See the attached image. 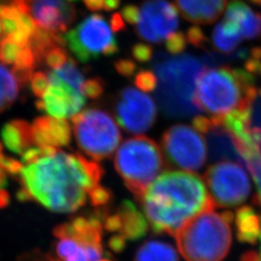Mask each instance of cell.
<instances>
[{
	"instance_id": "14",
	"label": "cell",
	"mask_w": 261,
	"mask_h": 261,
	"mask_svg": "<svg viewBox=\"0 0 261 261\" xmlns=\"http://www.w3.org/2000/svg\"><path fill=\"white\" fill-rule=\"evenodd\" d=\"M48 77L49 86L47 92L36 102L38 110L60 119L73 117L84 108L86 103L85 96L51 72H49Z\"/></svg>"
},
{
	"instance_id": "15",
	"label": "cell",
	"mask_w": 261,
	"mask_h": 261,
	"mask_svg": "<svg viewBox=\"0 0 261 261\" xmlns=\"http://www.w3.org/2000/svg\"><path fill=\"white\" fill-rule=\"evenodd\" d=\"M97 215L107 231L121 235L127 241L140 240L148 232L146 217L129 200H124L112 213L103 211Z\"/></svg>"
},
{
	"instance_id": "43",
	"label": "cell",
	"mask_w": 261,
	"mask_h": 261,
	"mask_svg": "<svg viewBox=\"0 0 261 261\" xmlns=\"http://www.w3.org/2000/svg\"><path fill=\"white\" fill-rule=\"evenodd\" d=\"M41 151L39 147H31L27 150L22 155H21V162L27 164V165H31L36 163L39 159L41 158Z\"/></svg>"
},
{
	"instance_id": "33",
	"label": "cell",
	"mask_w": 261,
	"mask_h": 261,
	"mask_svg": "<svg viewBox=\"0 0 261 261\" xmlns=\"http://www.w3.org/2000/svg\"><path fill=\"white\" fill-rule=\"evenodd\" d=\"M105 91V82L101 77H92L84 82L82 92L89 99H98Z\"/></svg>"
},
{
	"instance_id": "16",
	"label": "cell",
	"mask_w": 261,
	"mask_h": 261,
	"mask_svg": "<svg viewBox=\"0 0 261 261\" xmlns=\"http://www.w3.org/2000/svg\"><path fill=\"white\" fill-rule=\"evenodd\" d=\"M38 27L63 34L76 19V9L67 0H28Z\"/></svg>"
},
{
	"instance_id": "1",
	"label": "cell",
	"mask_w": 261,
	"mask_h": 261,
	"mask_svg": "<svg viewBox=\"0 0 261 261\" xmlns=\"http://www.w3.org/2000/svg\"><path fill=\"white\" fill-rule=\"evenodd\" d=\"M103 175L95 160L57 149L23 168L19 178L33 201L56 213H72L86 203Z\"/></svg>"
},
{
	"instance_id": "25",
	"label": "cell",
	"mask_w": 261,
	"mask_h": 261,
	"mask_svg": "<svg viewBox=\"0 0 261 261\" xmlns=\"http://www.w3.org/2000/svg\"><path fill=\"white\" fill-rule=\"evenodd\" d=\"M19 82L13 72L0 64V113L8 110L18 99Z\"/></svg>"
},
{
	"instance_id": "13",
	"label": "cell",
	"mask_w": 261,
	"mask_h": 261,
	"mask_svg": "<svg viewBox=\"0 0 261 261\" xmlns=\"http://www.w3.org/2000/svg\"><path fill=\"white\" fill-rule=\"evenodd\" d=\"M140 10L136 32L141 39L159 44L177 29V9L168 0H146Z\"/></svg>"
},
{
	"instance_id": "17",
	"label": "cell",
	"mask_w": 261,
	"mask_h": 261,
	"mask_svg": "<svg viewBox=\"0 0 261 261\" xmlns=\"http://www.w3.org/2000/svg\"><path fill=\"white\" fill-rule=\"evenodd\" d=\"M103 224L98 215L75 217L70 223L59 224L54 229L56 238H72L86 248H103Z\"/></svg>"
},
{
	"instance_id": "10",
	"label": "cell",
	"mask_w": 261,
	"mask_h": 261,
	"mask_svg": "<svg viewBox=\"0 0 261 261\" xmlns=\"http://www.w3.org/2000/svg\"><path fill=\"white\" fill-rule=\"evenodd\" d=\"M162 146L168 162L189 171H196L205 164L207 146L203 137L187 125H175L165 132Z\"/></svg>"
},
{
	"instance_id": "24",
	"label": "cell",
	"mask_w": 261,
	"mask_h": 261,
	"mask_svg": "<svg viewBox=\"0 0 261 261\" xmlns=\"http://www.w3.org/2000/svg\"><path fill=\"white\" fill-rule=\"evenodd\" d=\"M135 261H179V258L174 248L168 243L148 241L138 250Z\"/></svg>"
},
{
	"instance_id": "46",
	"label": "cell",
	"mask_w": 261,
	"mask_h": 261,
	"mask_svg": "<svg viewBox=\"0 0 261 261\" xmlns=\"http://www.w3.org/2000/svg\"><path fill=\"white\" fill-rule=\"evenodd\" d=\"M1 22L3 28V36H8L19 29V21L16 19H2Z\"/></svg>"
},
{
	"instance_id": "53",
	"label": "cell",
	"mask_w": 261,
	"mask_h": 261,
	"mask_svg": "<svg viewBox=\"0 0 261 261\" xmlns=\"http://www.w3.org/2000/svg\"><path fill=\"white\" fill-rule=\"evenodd\" d=\"M252 140L254 141L255 148L257 150L258 155H259V157H260L261 159V136H259V137H255V138H253Z\"/></svg>"
},
{
	"instance_id": "58",
	"label": "cell",
	"mask_w": 261,
	"mask_h": 261,
	"mask_svg": "<svg viewBox=\"0 0 261 261\" xmlns=\"http://www.w3.org/2000/svg\"><path fill=\"white\" fill-rule=\"evenodd\" d=\"M100 261H111V260H109V259H103V260H100Z\"/></svg>"
},
{
	"instance_id": "41",
	"label": "cell",
	"mask_w": 261,
	"mask_h": 261,
	"mask_svg": "<svg viewBox=\"0 0 261 261\" xmlns=\"http://www.w3.org/2000/svg\"><path fill=\"white\" fill-rule=\"evenodd\" d=\"M122 17L132 25H137L140 17V10L134 4L125 5L121 11Z\"/></svg>"
},
{
	"instance_id": "45",
	"label": "cell",
	"mask_w": 261,
	"mask_h": 261,
	"mask_svg": "<svg viewBox=\"0 0 261 261\" xmlns=\"http://www.w3.org/2000/svg\"><path fill=\"white\" fill-rule=\"evenodd\" d=\"M110 23H111V28L113 32L124 31L126 29L125 22L123 20V17L120 13H114L113 15H112V17L110 19Z\"/></svg>"
},
{
	"instance_id": "39",
	"label": "cell",
	"mask_w": 261,
	"mask_h": 261,
	"mask_svg": "<svg viewBox=\"0 0 261 261\" xmlns=\"http://www.w3.org/2000/svg\"><path fill=\"white\" fill-rule=\"evenodd\" d=\"M132 56L140 63H147L153 58V47L143 43H138L132 47Z\"/></svg>"
},
{
	"instance_id": "9",
	"label": "cell",
	"mask_w": 261,
	"mask_h": 261,
	"mask_svg": "<svg viewBox=\"0 0 261 261\" xmlns=\"http://www.w3.org/2000/svg\"><path fill=\"white\" fill-rule=\"evenodd\" d=\"M205 182L216 208L240 205L251 194V181L244 166L220 162L207 169Z\"/></svg>"
},
{
	"instance_id": "38",
	"label": "cell",
	"mask_w": 261,
	"mask_h": 261,
	"mask_svg": "<svg viewBox=\"0 0 261 261\" xmlns=\"http://www.w3.org/2000/svg\"><path fill=\"white\" fill-rule=\"evenodd\" d=\"M0 167L4 168L8 174L16 177H19L23 169L21 162L8 157L4 153H0Z\"/></svg>"
},
{
	"instance_id": "47",
	"label": "cell",
	"mask_w": 261,
	"mask_h": 261,
	"mask_svg": "<svg viewBox=\"0 0 261 261\" xmlns=\"http://www.w3.org/2000/svg\"><path fill=\"white\" fill-rule=\"evenodd\" d=\"M85 7L92 12L105 10V0H84Z\"/></svg>"
},
{
	"instance_id": "28",
	"label": "cell",
	"mask_w": 261,
	"mask_h": 261,
	"mask_svg": "<svg viewBox=\"0 0 261 261\" xmlns=\"http://www.w3.org/2000/svg\"><path fill=\"white\" fill-rule=\"evenodd\" d=\"M245 161L246 168L250 170L257 186V196L254 197V204L261 207V159L255 147L248 150Z\"/></svg>"
},
{
	"instance_id": "54",
	"label": "cell",
	"mask_w": 261,
	"mask_h": 261,
	"mask_svg": "<svg viewBox=\"0 0 261 261\" xmlns=\"http://www.w3.org/2000/svg\"><path fill=\"white\" fill-rule=\"evenodd\" d=\"M252 3H253L254 5L261 7V0H250Z\"/></svg>"
},
{
	"instance_id": "19",
	"label": "cell",
	"mask_w": 261,
	"mask_h": 261,
	"mask_svg": "<svg viewBox=\"0 0 261 261\" xmlns=\"http://www.w3.org/2000/svg\"><path fill=\"white\" fill-rule=\"evenodd\" d=\"M224 19L233 21L240 29L243 40L261 39V14L242 0H230Z\"/></svg>"
},
{
	"instance_id": "20",
	"label": "cell",
	"mask_w": 261,
	"mask_h": 261,
	"mask_svg": "<svg viewBox=\"0 0 261 261\" xmlns=\"http://www.w3.org/2000/svg\"><path fill=\"white\" fill-rule=\"evenodd\" d=\"M183 18L196 24H211L224 12L227 0H175Z\"/></svg>"
},
{
	"instance_id": "4",
	"label": "cell",
	"mask_w": 261,
	"mask_h": 261,
	"mask_svg": "<svg viewBox=\"0 0 261 261\" xmlns=\"http://www.w3.org/2000/svg\"><path fill=\"white\" fill-rule=\"evenodd\" d=\"M258 88L245 69L205 66L196 81L195 103L201 112L223 117L251 103Z\"/></svg>"
},
{
	"instance_id": "35",
	"label": "cell",
	"mask_w": 261,
	"mask_h": 261,
	"mask_svg": "<svg viewBox=\"0 0 261 261\" xmlns=\"http://www.w3.org/2000/svg\"><path fill=\"white\" fill-rule=\"evenodd\" d=\"M31 90L38 98H42L49 86V77L44 72H35L30 80Z\"/></svg>"
},
{
	"instance_id": "18",
	"label": "cell",
	"mask_w": 261,
	"mask_h": 261,
	"mask_svg": "<svg viewBox=\"0 0 261 261\" xmlns=\"http://www.w3.org/2000/svg\"><path fill=\"white\" fill-rule=\"evenodd\" d=\"M31 126L34 144L38 147H64L69 145L72 140L71 126L65 119L41 116L36 118Z\"/></svg>"
},
{
	"instance_id": "48",
	"label": "cell",
	"mask_w": 261,
	"mask_h": 261,
	"mask_svg": "<svg viewBox=\"0 0 261 261\" xmlns=\"http://www.w3.org/2000/svg\"><path fill=\"white\" fill-rule=\"evenodd\" d=\"M65 261H89L86 250L84 247H82L77 252H75L73 255L66 258Z\"/></svg>"
},
{
	"instance_id": "37",
	"label": "cell",
	"mask_w": 261,
	"mask_h": 261,
	"mask_svg": "<svg viewBox=\"0 0 261 261\" xmlns=\"http://www.w3.org/2000/svg\"><path fill=\"white\" fill-rule=\"evenodd\" d=\"M90 203L95 207H103L112 200V192L106 187H96L89 195Z\"/></svg>"
},
{
	"instance_id": "30",
	"label": "cell",
	"mask_w": 261,
	"mask_h": 261,
	"mask_svg": "<svg viewBox=\"0 0 261 261\" xmlns=\"http://www.w3.org/2000/svg\"><path fill=\"white\" fill-rule=\"evenodd\" d=\"M69 58L70 57L68 56L65 48L62 46H57L50 48L47 51L44 57V62L51 70H56L64 65Z\"/></svg>"
},
{
	"instance_id": "21",
	"label": "cell",
	"mask_w": 261,
	"mask_h": 261,
	"mask_svg": "<svg viewBox=\"0 0 261 261\" xmlns=\"http://www.w3.org/2000/svg\"><path fill=\"white\" fill-rule=\"evenodd\" d=\"M1 138L4 145L18 155H22L34 144L32 126L20 119L6 123L1 130Z\"/></svg>"
},
{
	"instance_id": "22",
	"label": "cell",
	"mask_w": 261,
	"mask_h": 261,
	"mask_svg": "<svg viewBox=\"0 0 261 261\" xmlns=\"http://www.w3.org/2000/svg\"><path fill=\"white\" fill-rule=\"evenodd\" d=\"M234 219L239 242L250 245L261 243V216L252 206H242L237 209Z\"/></svg>"
},
{
	"instance_id": "51",
	"label": "cell",
	"mask_w": 261,
	"mask_h": 261,
	"mask_svg": "<svg viewBox=\"0 0 261 261\" xmlns=\"http://www.w3.org/2000/svg\"><path fill=\"white\" fill-rule=\"evenodd\" d=\"M121 4V0H105V10L106 11H112V10L119 8Z\"/></svg>"
},
{
	"instance_id": "50",
	"label": "cell",
	"mask_w": 261,
	"mask_h": 261,
	"mask_svg": "<svg viewBox=\"0 0 261 261\" xmlns=\"http://www.w3.org/2000/svg\"><path fill=\"white\" fill-rule=\"evenodd\" d=\"M11 201L9 193L4 191V189H0V209H4L9 205Z\"/></svg>"
},
{
	"instance_id": "27",
	"label": "cell",
	"mask_w": 261,
	"mask_h": 261,
	"mask_svg": "<svg viewBox=\"0 0 261 261\" xmlns=\"http://www.w3.org/2000/svg\"><path fill=\"white\" fill-rule=\"evenodd\" d=\"M51 73L66 84L82 92V88L85 82L84 73L80 70L76 62L72 57L68 59L64 65L60 67L59 69L51 71Z\"/></svg>"
},
{
	"instance_id": "11",
	"label": "cell",
	"mask_w": 261,
	"mask_h": 261,
	"mask_svg": "<svg viewBox=\"0 0 261 261\" xmlns=\"http://www.w3.org/2000/svg\"><path fill=\"white\" fill-rule=\"evenodd\" d=\"M193 126L205 136L208 155L212 162H234L246 167L245 155L249 148L224 125L221 117L196 115Z\"/></svg>"
},
{
	"instance_id": "57",
	"label": "cell",
	"mask_w": 261,
	"mask_h": 261,
	"mask_svg": "<svg viewBox=\"0 0 261 261\" xmlns=\"http://www.w3.org/2000/svg\"><path fill=\"white\" fill-rule=\"evenodd\" d=\"M68 2H70V3H72V2H77V1H80V0H67Z\"/></svg>"
},
{
	"instance_id": "34",
	"label": "cell",
	"mask_w": 261,
	"mask_h": 261,
	"mask_svg": "<svg viewBox=\"0 0 261 261\" xmlns=\"http://www.w3.org/2000/svg\"><path fill=\"white\" fill-rule=\"evenodd\" d=\"M83 246L72 238H61L56 246L57 256L66 259L77 252Z\"/></svg>"
},
{
	"instance_id": "32",
	"label": "cell",
	"mask_w": 261,
	"mask_h": 261,
	"mask_svg": "<svg viewBox=\"0 0 261 261\" xmlns=\"http://www.w3.org/2000/svg\"><path fill=\"white\" fill-rule=\"evenodd\" d=\"M187 41L188 39L182 32H173L168 35L166 41V48L168 54L172 56L181 55L186 49Z\"/></svg>"
},
{
	"instance_id": "31",
	"label": "cell",
	"mask_w": 261,
	"mask_h": 261,
	"mask_svg": "<svg viewBox=\"0 0 261 261\" xmlns=\"http://www.w3.org/2000/svg\"><path fill=\"white\" fill-rule=\"evenodd\" d=\"M135 84L144 92H152L158 85L157 75L149 70H141L135 75Z\"/></svg>"
},
{
	"instance_id": "49",
	"label": "cell",
	"mask_w": 261,
	"mask_h": 261,
	"mask_svg": "<svg viewBox=\"0 0 261 261\" xmlns=\"http://www.w3.org/2000/svg\"><path fill=\"white\" fill-rule=\"evenodd\" d=\"M17 198L19 201L21 202H28V201H33L30 194L28 193V190L24 187H21L17 193Z\"/></svg>"
},
{
	"instance_id": "23",
	"label": "cell",
	"mask_w": 261,
	"mask_h": 261,
	"mask_svg": "<svg viewBox=\"0 0 261 261\" xmlns=\"http://www.w3.org/2000/svg\"><path fill=\"white\" fill-rule=\"evenodd\" d=\"M243 38L240 29L233 21L224 19L215 27L212 43L215 48L225 56H231L239 47Z\"/></svg>"
},
{
	"instance_id": "3",
	"label": "cell",
	"mask_w": 261,
	"mask_h": 261,
	"mask_svg": "<svg viewBox=\"0 0 261 261\" xmlns=\"http://www.w3.org/2000/svg\"><path fill=\"white\" fill-rule=\"evenodd\" d=\"M205 66L195 56L157 54L153 63L159 82L156 97L165 114L178 118L201 112L195 103V93L196 81Z\"/></svg>"
},
{
	"instance_id": "8",
	"label": "cell",
	"mask_w": 261,
	"mask_h": 261,
	"mask_svg": "<svg viewBox=\"0 0 261 261\" xmlns=\"http://www.w3.org/2000/svg\"><path fill=\"white\" fill-rule=\"evenodd\" d=\"M66 46L82 63L111 57L119 46L108 21L102 15H91L64 34Z\"/></svg>"
},
{
	"instance_id": "56",
	"label": "cell",
	"mask_w": 261,
	"mask_h": 261,
	"mask_svg": "<svg viewBox=\"0 0 261 261\" xmlns=\"http://www.w3.org/2000/svg\"><path fill=\"white\" fill-rule=\"evenodd\" d=\"M0 153H3V145L0 142Z\"/></svg>"
},
{
	"instance_id": "2",
	"label": "cell",
	"mask_w": 261,
	"mask_h": 261,
	"mask_svg": "<svg viewBox=\"0 0 261 261\" xmlns=\"http://www.w3.org/2000/svg\"><path fill=\"white\" fill-rule=\"evenodd\" d=\"M140 201L153 232L170 236L192 217L216 208L203 180L184 171L160 175Z\"/></svg>"
},
{
	"instance_id": "36",
	"label": "cell",
	"mask_w": 261,
	"mask_h": 261,
	"mask_svg": "<svg viewBox=\"0 0 261 261\" xmlns=\"http://www.w3.org/2000/svg\"><path fill=\"white\" fill-rule=\"evenodd\" d=\"M187 39L188 42L193 46V47L205 49L208 47V39L206 37L205 33L203 30L199 27H191L187 31Z\"/></svg>"
},
{
	"instance_id": "42",
	"label": "cell",
	"mask_w": 261,
	"mask_h": 261,
	"mask_svg": "<svg viewBox=\"0 0 261 261\" xmlns=\"http://www.w3.org/2000/svg\"><path fill=\"white\" fill-rule=\"evenodd\" d=\"M6 37L9 38L11 41H13L15 44H17L20 47H28L30 45L31 36L21 29H18L17 31L11 33L10 35L6 36Z\"/></svg>"
},
{
	"instance_id": "26",
	"label": "cell",
	"mask_w": 261,
	"mask_h": 261,
	"mask_svg": "<svg viewBox=\"0 0 261 261\" xmlns=\"http://www.w3.org/2000/svg\"><path fill=\"white\" fill-rule=\"evenodd\" d=\"M245 124L252 139L261 136V88L245 108Z\"/></svg>"
},
{
	"instance_id": "5",
	"label": "cell",
	"mask_w": 261,
	"mask_h": 261,
	"mask_svg": "<svg viewBox=\"0 0 261 261\" xmlns=\"http://www.w3.org/2000/svg\"><path fill=\"white\" fill-rule=\"evenodd\" d=\"M234 215L206 210L192 217L178 230V250L187 261H221L231 245Z\"/></svg>"
},
{
	"instance_id": "44",
	"label": "cell",
	"mask_w": 261,
	"mask_h": 261,
	"mask_svg": "<svg viewBox=\"0 0 261 261\" xmlns=\"http://www.w3.org/2000/svg\"><path fill=\"white\" fill-rule=\"evenodd\" d=\"M109 246H110V249L112 250V252L118 253V252H121L126 248L127 240L121 235L115 234L110 239Z\"/></svg>"
},
{
	"instance_id": "55",
	"label": "cell",
	"mask_w": 261,
	"mask_h": 261,
	"mask_svg": "<svg viewBox=\"0 0 261 261\" xmlns=\"http://www.w3.org/2000/svg\"><path fill=\"white\" fill-rule=\"evenodd\" d=\"M3 36V28H2V22H1V19H0V37Z\"/></svg>"
},
{
	"instance_id": "6",
	"label": "cell",
	"mask_w": 261,
	"mask_h": 261,
	"mask_svg": "<svg viewBox=\"0 0 261 261\" xmlns=\"http://www.w3.org/2000/svg\"><path fill=\"white\" fill-rule=\"evenodd\" d=\"M114 167L128 190L140 200L165 168V159L156 141L138 136L122 143L114 157Z\"/></svg>"
},
{
	"instance_id": "29",
	"label": "cell",
	"mask_w": 261,
	"mask_h": 261,
	"mask_svg": "<svg viewBox=\"0 0 261 261\" xmlns=\"http://www.w3.org/2000/svg\"><path fill=\"white\" fill-rule=\"evenodd\" d=\"M21 47L6 36L0 37V62L5 65L15 63Z\"/></svg>"
},
{
	"instance_id": "52",
	"label": "cell",
	"mask_w": 261,
	"mask_h": 261,
	"mask_svg": "<svg viewBox=\"0 0 261 261\" xmlns=\"http://www.w3.org/2000/svg\"><path fill=\"white\" fill-rule=\"evenodd\" d=\"M7 172L4 170V168L0 167V189H4L8 186V176Z\"/></svg>"
},
{
	"instance_id": "7",
	"label": "cell",
	"mask_w": 261,
	"mask_h": 261,
	"mask_svg": "<svg viewBox=\"0 0 261 261\" xmlns=\"http://www.w3.org/2000/svg\"><path fill=\"white\" fill-rule=\"evenodd\" d=\"M75 140L80 148L95 161L110 158L117 148L121 134L109 112L88 109L72 117Z\"/></svg>"
},
{
	"instance_id": "12",
	"label": "cell",
	"mask_w": 261,
	"mask_h": 261,
	"mask_svg": "<svg viewBox=\"0 0 261 261\" xmlns=\"http://www.w3.org/2000/svg\"><path fill=\"white\" fill-rule=\"evenodd\" d=\"M117 121L130 133L149 130L157 117V108L152 98L133 87H126L118 94L115 103Z\"/></svg>"
},
{
	"instance_id": "40",
	"label": "cell",
	"mask_w": 261,
	"mask_h": 261,
	"mask_svg": "<svg viewBox=\"0 0 261 261\" xmlns=\"http://www.w3.org/2000/svg\"><path fill=\"white\" fill-rule=\"evenodd\" d=\"M114 68L116 70V72L121 75L124 77L130 79L133 75L136 74L138 66L136 64V62H134L133 60L128 59V58H122L118 59L117 61L114 62Z\"/></svg>"
}]
</instances>
